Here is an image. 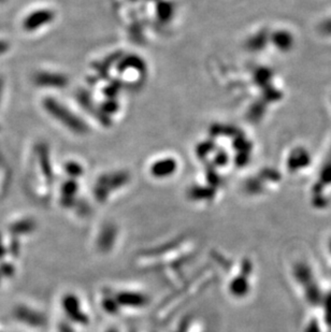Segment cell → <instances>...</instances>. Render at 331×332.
<instances>
[{"instance_id":"6da1fadb","label":"cell","mask_w":331,"mask_h":332,"mask_svg":"<svg viewBox=\"0 0 331 332\" xmlns=\"http://www.w3.org/2000/svg\"><path fill=\"white\" fill-rule=\"evenodd\" d=\"M253 274L252 263L247 260L242 261V270L239 273V275L230 281L228 285V290L230 295L236 298H243L250 294L252 289V283H250L248 278Z\"/></svg>"},{"instance_id":"ba28073f","label":"cell","mask_w":331,"mask_h":332,"mask_svg":"<svg viewBox=\"0 0 331 332\" xmlns=\"http://www.w3.org/2000/svg\"><path fill=\"white\" fill-rule=\"evenodd\" d=\"M8 49H9V43L5 38L0 36V56H3Z\"/></svg>"},{"instance_id":"8992f818","label":"cell","mask_w":331,"mask_h":332,"mask_svg":"<svg viewBox=\"0 0 331 332\" xmlns=\"http://www.w3.org/2000/svg\"><path fill=\"white\" fill-rule=\"evenodd\" d=\"M102 309L109 314H118L120 305L114 298H103L102 299Z\"/></svg>"},{"instance_id":"277c9868","label":"cell","mask_w":331,"mask_h":332,"mask_svg":"<svg viewBox=\"0 0 331 332\" xmlns=\"http://www.w3.org/2000/svg\"><path fill=\"white\" fill-rule=\"evenodd\" d=\"M118 230L114 226H105L102 230L101 234L98 238V247L100 248L102 252H107L111 250L112 245L117 239Z\"/></svg>"},{"instance_id":"3957f363","label":"cell","mask_w":331,"mask_h":332,"mask_svg":"<svg viewBox=\"0 0 331 332\" xmlns=\"http://www.w3.org/2000/svg\"><path fill=\"white\" fill-rule=\"evenodd\" d=\"M114 299L120 306H125V308H141L148 302V299L145 295L131 292L119 293Z\"/></svg>"},{"instance_id":"30bf717a","label":"cell","mask_w":331,"mask_h":332,"mask_svg":"<svg viewBox=\"0 0 331 332\" xmlns=\"http://www.w3.org/2000/svg\"><path fill=\"white\" fill-rule=\"evenodd\" d=\"M107 332H118V331H117V330H113V329H112V330H110V331H107Z\"/></svg>"},{"instance_id":"52a82bcc","label":"cell","mask_w":331,"mask_h":332,"mask_svg":"<svg viewBox=\"0 0 331 332\" xmlns=\"http://www.w3.org/2000/svg\"><path fill=\"white\" fill-rule=\"evenodd\" d=\"M325 254H326V258L328 260V263L331 267V237L327 239L326 244H325Z\"/></svg>"},{"instance_id":"5b68a950","label":"cell","mask_w":331,"mask_h":332,"mask_svg":"<svg viewBox=\"0 0 331 332\" xmlns=\"http://www.w3.org/2000/svg\"><path fill=\"white\" fill-rule=\"evenodd\" d=\"M16 316L23 321H26L32 325H43V316L37 312L27 309H19L16 311Z\"/></svg>"},{"instance_id":"9c48e42d","label":"cell","mask_w":331,"mask_h":332,"mask_svg":"<svg viewBox=\"0 0 331 332\" xmlns=\"http://www.w3.org/2000/svg\"><path fill=\"white\" fill-rule=\"evenodd\" d=\"M4 88H5V83L3 78L0 77V104H2L3 101V96H4Z\"/></svg>"},{"instance_id":"7a4b0ae2","label":"cell","mask_w":331,"mask_h":332,"mask_svg":"<svg viewBox=\"0 0 331 332\" xmlns=\"http://www.w3.org/2000/svg\"><path fill=\"white\" fill-rule=\"evenodd\" d=\"M63 308L67 314L69 319L80 323V325H87L88 316L83 312L80 299L73 294H68L63 298Z\"/></svg>"}]
</instances>
